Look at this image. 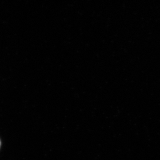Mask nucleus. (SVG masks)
<instances>
[{"label": "nucleus", "instance_id": "f257e3e1", "mask_svg": "<svg viewBox=\"0 0 160 160\" xmlns=\"http://www.w3.org/2000/svg\"><path fill=\"white\" fill-rule=\"evenodd\" d=\"M1 141H0V146H1Z\"/></svg>", "mask_w": 160, "mask_h": 160}]
</instances>
